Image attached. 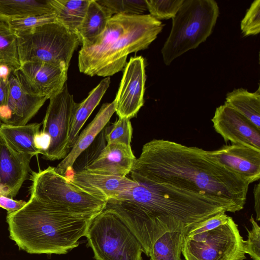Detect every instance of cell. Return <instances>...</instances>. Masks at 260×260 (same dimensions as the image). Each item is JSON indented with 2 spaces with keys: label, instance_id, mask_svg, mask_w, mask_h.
<instances>
[{
  "label": "cell",
  "instance_id": "cell-20",
  "mask_svg": "<svg viewBox=\"0 0 260 260\" xmlns=\"http://www.w3.org/2000/svg\"><path fill=\"white\" fill-rule=\"evenodd\" d=\"M110 78L107 77L88 94L87 97L77 105L73 116L69 135V146L71 149L75 144L81 128L100 103L110 84Z\"/></svg>",
  "mask_w": 260,
  "mask_h": 260
},
{
  "label": "cell",
  "instance_id": "cell-26",
  "mask_svg": "<svg viewBox=\"0 0 260 260\" xmlns=\"http://www.w3.org/2000/svg\"><path fill=\"white\" fill-rule=\"evenodd\" d=\"M0 63L8 66L12 72L20 70L17 38L7 22L0 19Z\"/></svg>",
  "mask_w": 260,
  "mask_h": 260
},
{
  "label": "cell",
  "instance_id": "cell-33",
  "mask_svg": "<svg viewBox=\"0 0 260 260\" xmlns=\"http://www.w3.org/2000/svg\"><path fill=\"white\" fill-rule=\"evenodd\" d=\"M229 218V216L225 212L217 213L193 225L188 230L186 236H192L215 229L226 223Z\"/></svg>",
  "mask_w": 260,
  "mask_h": 260
},
{
  "label": "cell",
  "instance_id": "cell-9",
  "mask_svg": "<svg viewBox=\"0 0 260 260\" xmlns=\"http://www.w3.org/2000/svg\"><path fill=\"white\" fill-rule=\"evenodd\" d=\"M49 100L42 131L49 135L51 143L43 157L53 161L63 159L70 151L69 135L77 103L69 91L67 82L61 91Z\"/></svg>",
  "mask_w": 260,
  "mask_h": 260
},
{
  "label": "cell",
  "instance_id": "cell-15",
  "mask_svg": "<svg viewBox=\"0 0 260 260\" xmlns=\"http://www.w3.org/2000/svg\"><path fill=\"white\" fill-rule=\"evenodd\" d=\"M33 155L17 153L0 138V195L13 199L28 178Z\"/></svg>",
  "mask_w": 260,
  "mask_h": 260
},
{
  "label": "cell",
  "instance_id": "cell-31",
  "mask_svg": "<svg viewBox=\"0 0 260 260\" xmlns=\"http://www.w3.org/2000/svg\"><path fill=\"white\" fill-rule=\"evenodd\" d=\"M240 28L244 37L259 33L260 0H255L251 3L241 22Z\"/></svg>",
  "mask_w": 260,
  "mask_h": 260
},
{
  "label": "cell",
  "instance_id": "cell-29",
  "mask_svg": "<svg viewBox=\"0 0 260 260\" xmlns=\"http://www.w3.org/2000/svg\"><path fill=\"white\" fill-rule=\"evenodd\" d=\"M150 15L155 19L173 18L184 0H145Z\"/></svg>",
  "mask_w": 260,
  "mask_h": 260
},
{
  "label": "cell",
  "instance_id": "cell-8",
  "mask_svg": "<svg viewBox=\"0 0 260 260\" xmlns=\"http://www.w3.org/2000/svg\"><path fill=\"white\" fill-rule=\"evenodd\" d=\"M244 240L232 217L212 230L186 236L182 249L185 260H245Z\"/></svg>",
  "mask_w": 260,
  "mask_h": 260
},
{
  "label": "cell",
  "instance_id": "cell-23",
  "mask_svg": "<svg viewBox=\"0 0 260 260\" xmlns=\"http://www.w3.org/2000/svg\"><path fill=\"white\" fill-rule=\"evenodd\" d=\"M224 104L246 118L260 130V88L253 92L242 88L227 93Z\"/></svg>",
  "mask_w": 260,
  "mask_h": 260
},
{
  "label": "cell",
  "instance_id": "cell-17",
  "mask_svg": "<svg viewBox=\"0 0 260 260\" xmlns=\"http://www.w3.org/2000/svg\"><path fill=\"white\" fill-rule=\"evenodd\" d=\"M115 112V104L113 101L112 103L103 104L92 121L78 136L67 155L56 167H54L57 173L67 177L69 175L71 172L73 173V167L77 158L93 143Z\"/></svg>",
  "mask_w": 260,
  "mask_h": 260
},
{
  "label": "cell",
  "instance_id": "cell-34",
  "mask_svg": "<svg viewBox=\"0 0 260 260\" xmlns=\"http://www.w3.org/2000/svg\"><path fill=\"white\" fill-rule=\"evenodd\" d=\"M26 202L24 201L15 200L12 198L0 195V207L7 210V214L18 211L26 204Z\"/></svg>",
  "mask_w": 260,
  "mask_h": 260
},
{
  "label": "cell",
  "instance_id": "cell-37",
  "mask_svg": "<svg viewBox=\"0 0 260 260\" xmlns=\"http://www.w3.org/2000/svg\"><path fill=\"white\" fill-rule=\"evenodd\" d=\"M254 200V210L256 213V219L260 220V185L258 183L254 185L253 188Z\"/></svg>",
  "mask_w": 260,
  "mask_h": 260
},
{
  "label": "cell",
  "instance_id": "cell-38",
  "mask_svg": "<svg viewBox=\"0 0 260 260\" xmlns=\"http://www.w3.org/2000/svg\"><path fill=\"white\" fill-rule=\"evenodd\" d=\"M12 72L10 67L6 64L0 63V78L6 81H9V78Z\"/></svg>",
  "mask_w": 260,
  "mask_h": 260
},
{
  "label": "cell",
  "instance_id": "cell-12",
  "mask_svg": "<svg viewBox=\"0 0 260 260\" xmlns=\"http://www.w3.org/2000/svg\"><path fill=\"white\" fill-rule=\"evenodd\" d=\"M211 120L214 129L225 142L260 150V130L226 104L216 109Z\"/></svg>",
  "mask_w": 260,
  "mask_h": 260
},
{
  "label": "cell",
  "instance_id": "cell-4",
  "mask_svg": "<svg viewBox=\"0 0 260 260\" xmlns=\"http://www.w3.org/2000/svg\"><path fill=\"white\" fill-rule=\"evenodd\" d=\"M219 15L214 0H184L172 18L171 31L161 50L164 63L169 66L204 42L211 35Z\"/></svg>",
  "mask_w": 260,
  "mask_h": 260
},
{
  "label": "cell",
  "instance_id": "cell-14",
  "mask_svg": "<svg viewBox=\"0 0 260 260\" xmlns=\"http://www.w3.org/2000/svg\"><path fill=\"white\" fill-rule=\"evenodd\" d=\"M19 70L31 91L48 100L59 93L67 81L68 70L45 62H25Z\"/></svg>",
  "mask_w": 260,
  "mask_h": 260
},
{
  "label": "cell",
  "instance_id": "cell-10",
  "mask_svg": "<svg viewBox=\"0 0 260 260\" xmlns=\"http://www.w3.org/2000/svg\"><path fill=\"white\" fill-rule=\"evenodd\" d=\"M9 84L8 102L0 108V120L7 124L26 125L48 99L31 91L20 70L11 73Z\"/></svg>",
  "mask_w": 260,
  "mask_h": 260
},
{
  "label": "cell",
  "instance_id": "cell-13",
  "mask_svg": "<svg viewBox=\"0 0 260 260\" xmlns=\"http://www.w3.org/2000/svg\"><path fill=\"white\" fill-rule=\"evenodd\" d=\"M214 161L237 174L251 184L260 178V150L239 144L224 145L207 151Z\"/></svg>",
  "mask_w": 260,
  "mask_h": 260
},
{
  "label": "cell",
  "instance_id": "cell-22",
  "mask_svg": "<svg viewBox=\"0 0 260 260\" xmlns=\"http://www.w3.org/2000/svg\"><path fill=\"white\" fill-rule=\"evenodd\" d=\"M112 16L109 10L97 0H90L85 17L77 31L81 45L88 43L100 35Z\"/></svg>",
  "mask_w": 260,
  "mask_h": 260
},
{
  "label": "cell",
  "instance_id": "cell-6",
  "mask_svg": "<svg viewBox=\"0 0 260 260\" xmlns=\"http://www.w3.org/2000/svg\"><path fill=\"white\" fill-rule=\"evenodd\" d=\"M31 180L30 195L67 212L92 218L105 208L107 200L83 190L54 167L32 173Z\"/></svg>",
  "mask_w": 260,
  "mask_h": 260
},
{
  "label": "cell",
  "instance_id": "cell-11",
  "mask_svg": "<svg viewBox=\"0 0 260 260\" xmlns=\"http://www.w3.org/2000/svg\"><path fill=\"white\" fill-rule=\"evenodd\" d=\"M145 64L142 56L131 57L124 68L120 85L113 101L119 118L136 116L144 103Z\"/></svg>",
  "mask_w": 260,
  "mask_h": 260
},
{
  "label": "cell",
  "instance_id": "cell-25",
  "mask_svg": "<svg viewBox=\"0 0 260 260\" xmlns=\"http://www.w3.org/2000/svg\"><path fill=\"white\" fill-rule=\"evenodd\" d=\"M52 12L48 0H0V19L5 21Z\"/></svg>",
  "mask_w": 260,
  "mask_h": 260
},
{
  "label": "cell",
  "instance_id": "cell-36",
  "mask_svg": "<svg viewBox=\"0 0 260 260\" xmlns=\"http://www.w3.org/2000/svg\"><path fill=\"white\" fill-rule=\"evenodd\" d=\"M9 92V81L0 78V108L6 106L8 102Z\"/></svg>",
  "mask_w": 260,
  "mask_h": 260
},
{
  "label": "cell",
  "instance_id": "cell-30",
  "mask_svg": "<svg viewBox=\"0 0 260 260\" xmlns=\"http://www.w3.org/2000/svg\"><path fill=\"white\" fill-rule=\"evenodd\" d=\"M6 22L15 33L30 30L47 24L57 22L53 12L29 16L10 20Z\"/></svg>",
  "mask_w": 260,
  "mask_h": 260
},
{
  "label": "cell",
  "instance_id": "cell-39",
  "mask_svg": "<svg viewBox=\"0 0 260 260\" xmlns=\"http://www.w3.org/2000/svg\"><path fill=\"white\" fill-rule=\"evenodd\" d=\"M2 123V121L0 120V125H1Z\"/></svg>",
  "mask_w": 260,
  "mask_h": 260
},
{
  "label": "cell",
  "instance_id": "cell-35",
  "mask_svg": "<svg viewBox=\"0 0 260 260\" xmlns=\"http://www.w3.org/2000/svg\"><path fill=\"white\" fill-rule=\"evenodd\" d=\"M34 142L40 154L43 155L50 146L51 138L47 133L41 130L36 135Z\"/></svg>",
  "mask_w": 260,
  "mask_h": 260
},
{
  "label": "cell",
  "instance_id": "cell-19",
  "mask_svg": "<svg viewBox=\"0 0 260 260\" xmlns=\"http://www.w3.org/2000/svg\"><path fill=\"white\" fill-rule=\"evenodd\" d=\"M41 124L35 122L16 126L2 123L0 125V138L12 150L35 156L40 154L35 147L34 139L40 131Z\"/></svg>",
  "mask_w": 260,
  "mask_h": 260
},
{
  "label": "cell",
  "instance_id": "cell-24",
  "mask_svg": "<svg viewBox=\"0 0 260 260\" xmlns=\"http://www.w3.org/2000/svg\"><path fill=\"white\" fill-rule=\"evenodd\" d=\"M90 0H48L57 23L77 34Z\"/></svg>",
  "mask_w": 260,
  "mask_h": 260
},
{
  "label": "cell",
  "instance_id": "cell-3",
  "mask_svg": "<svg viewBox=\"0 0 260 260\" xmlns=\"http://www.w3.org/2000/svg\"><path fill=\"white\" fill-rule=\"evenodd\" d=\"M164 24L149 14H115L104 31L82 45L78 68L85 75L110 77L122 71L128 55L147 49Z\"/></svg>",
  "mask_w": 260,
  "mask_h": 260
},
{
  "label": "cell",
  "instance_id": "cell-2",
  "mask_svg": "<svg viewBox=\"0 0 260 260\" xmlns=\"http://www.w3.org/2000/svg\"><path fill=\"white\" fill-rule=\"evenodd\" d=\"M92 218L30 195L21 209L7 214L6 221L9 237L19 249L29 254H63L78 246Z\"/></svg>",
  "mask_w": 260,
  "mask_h": 260
},
{
  "label": "cell",
  "instance_id": "cell-21",
  "mask_svg": "<svg viewBox=\"0 0 260 260\" xmlns=\"http://www.w3.org/2000/svg\"><path fill=\"white\" fill-rule=\"evenodd\" d=\"M188 229L182 224L162 234L153 243L149 256L150 260H182L181 255Z\"/></svg>",
  "mask_w": 260,
  "mask_h": 260
},
{
  "label": "cell",
  "instance_id": "cell-7",
  "mask_svg": "<svg viewBox=\"0 0 260 260\" xmlns=\"http://www.w3.org/2000/svg\"><path fill=\"white\" fill-rule=\"evenodd\" d=\"M85 236L95 260H143L138 239L109 210L104 209L90 220Z\"/></svg>",
  "mask_w": 260,
  "mask_h": 260
},
{
  "label": "cell",
  "instance_id": "cell-5",
  "mask_svg": "<svg viewBox=\"0 0 260 260\" xmlns=\"http://www.w3.org/2000/svg\"><path fill=\"white\" fill-rule=\"evenodd\" d=\"M15 34L21 64L43 62L68 70L73 53L81 45L77 34L57 22Z\"/></svg>",
  "mask_w": 260,
  "mask_h": 260
},
{
  "label": "cell",
  "instance_id": "cell-32",
  "mask_svg": "<svg viewBox=\"0 0 260 260\" xmlns=\"http://www.w3.org/2000/svg\"><path fill=\"white\" fill-rule=\"evenodd\" d=\"M249 220L252 228L250 230L246 228L248 232V238L246 241H243L244 251L253 260H260V227L253 215Z\"/></svg>",
  "mask_w": 260,
  "mask_h": 260
},
{
  "label": "cell",
  "instance_id": "cell-16",
  "mask_svg": "<svg viewBox=\"0 0 260 260\" xmlns=\"http://www.w3.org/2000/svg\"><path fill=\"white\" fill-rule=\"evenodd\" d=\"M67 177L83 190L106 200L116 199L137 183L126 177H119L81 170Z\"/></svg>",
  "mask_w": 260,
  "mask_h": 260
},
{
  "label": "cell",
  "instance_id": "cell-28",
  "mask_svg": "<svg viewBox=\"0 0 260 260\" xmlns=\"http://www.w3.org/2000/svg\"><path fill=\"white\" fill-rule=\"evenodd\" d=\"M105 131V137L107 144H121L131 146L133 128L130 119L119 118Z\"/></svg>",
  "mask_w": 260,
  "mask_h": 260
},
{
  "label": "cell",
  "instance_id": "cell-1",
  "mask_svg": "<svg viewBox=\"0 0 260 260\" xmlns=\"http://www.w3.org/2000/svg\"><path fill=\"white\" fill-rule=\"evenodd\" d=\"M130 173L138 183L173 186L231 202L241 210L250 184L209 158L206 150L163 139H153L143 146Z\"/></svg>",
  "mask_w": 260,
  "mask_h": 260
},
{
  "label": "cell",
  "instance_id": "cell-27",
  "mask_svg": "<svg viewBox=\"0 0 260 260\" xmlns=\"http://www.w3.org/2000/svg\"><path fill=\"white\" fill-rule=\"evenodd\" d=\"M115 14L143 15L147 11L145 0H97Z\"/></svg>",
  "mask_w": 260,
  "mask_h": 260
},
{
  "label": "cell",
  "instance_id": "cell-18",
  "mask_svg": "<svg viewBox=\"0 0 260 260\" xmlns=\"http://www.w3.org/2000/svg\"><path fill=\"white\" fill-rule=\"evenodd\" d=\"M136 158L131 146L107 144L82 170L124 177L130 173Z\"/></svg>",
  "mask_w": 260,
  "mask_h": 260
}]
</instances>
